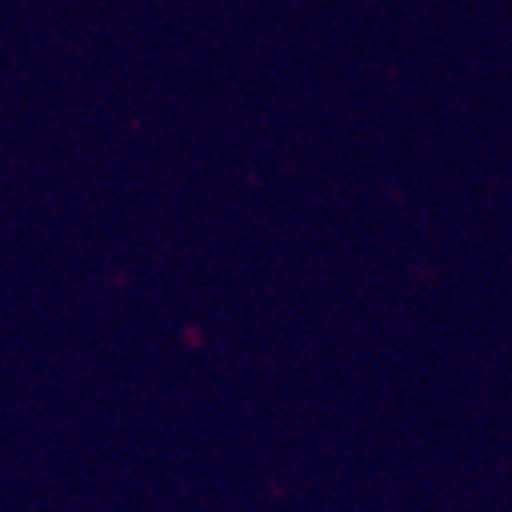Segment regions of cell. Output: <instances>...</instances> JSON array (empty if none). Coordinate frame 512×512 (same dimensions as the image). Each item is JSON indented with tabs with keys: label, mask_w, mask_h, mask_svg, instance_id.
Here are the masks:
<instances>
[{
	"label": "cell",
	"mask_w": 512,
	"mask_h": 512,
	"mask_svg": "<svg viewBox=\"0 0 512 512\" xmlns=\"http://www.w3.org/2000/svg\"><path fill=\"white\" fill-rule=\"evenodd\" d=\"M509 212H512V197H509Z\"/></svg>",
	"instance_id": "obj_1"
}]
</instances>
